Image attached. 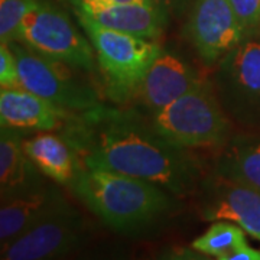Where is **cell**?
<instances>
[{
	"label": "cell",
	"mask_w": 260,
	"mask_h": 260,
	"mask_svg": "<svg viewBox=\"0 0 260 260\" xmlns=\"http://www.w3.org/2000/svg\"><path fill=\"white\" fill-rule=\"evenodd\" d=\"M62 136L85 167L145 179L177 198L195 195L203 181V167L191 149L168 140L149 116L133 109L100 104L73 113Z\"/></svg>",
	"instance_id": "obj_1"
},
{
	"label": "cell",
	"mask_w": 260,
	"mask_h": 260,
	"mask_svg": "<svg viewBox=\"0 0 260 260\" xmlns=\"http://www.w3.org/2000/svg\"><path fill=\"white\" fill-rule=\"evenodd\" d=\"M70 191L113 230L145 232L175 207L174 195L153 182L81 164Z\"/></svg>",
	"instance_id": "obj_2"
},
{
	"label": "cell",
	"mask_w": 260,
	"mask_h": 260,
	"mask_svg": "<svg viewBox=\"0 0 260 260\" xmlns=\"http://www.w3.org/2000/svg\"><path fill=\"white\" fill-rule=\"evenodd\" d=\"M158 132L186 149H221L233 138V121L224 112L214 84L203 80L164 109L149 113Z\"/></svg>",
	"instance_id": "obj_3"
},
{
	"label": "cell",
	"mask_w": 260,
	"mask_h": 260,
	"mask_svg": "<svg viewBox=\"0 0 260 260\" xmlns=\"http://www.w3.org/2000/svg\"><path fill=\"white\" fill-rule=\"evenodd\" d=\"M75 16L95 51L107 94L117 103L129 100L162 47L155 39L104 28L83 15Z\"/></svg>",
	"instance_id": "obj_4"
},
{
	"label": "cell",
	"mask_w": 260,
	"mask_h": 260,
	"mask_svg": "<svg viewBox=\"0 0 260 260\" xmlns=\"http://www.w3.org/2000/svg\"><path fill=\"white\" fill-rule=\"evenodd\" d=\"M16 56L22 88L67 112L80 113L103 104L87 71L42 55L19 41L9 42Z\"/></svg>",
	"instance_id": "obj_5"
},
{
	"label": "cell",
	"mask_w": 260,
	"mask_h": 260,
	"mask_svg": "<svg viewBox=\"0 0 260 260\" xmlns=\"http://www.w3.org/2000/svg\"><path fill=\"white\" fill-rule=\"evenodd\" d=\"M213 84L233 124L260 132V30L246 35L215 65Z\"/></svg>",
	"instance_id": "obj_6"
},
{
	"label": "cell",
	"mask_w": 260,
	"mask_h": 260,
	"mask_svg": "<svg viewBox=\"0 0 260 260\" xmlns=\"http://www.w3.org/2000/svg\"><path fill=\"white\" fill-rule=\"evenodd\" d=\"M84 35L62 10L39 0L23 19L18 41L42 55L94 73L99 67L97 56L88 37Z\"/></svg>",
	"instance_id": "obj_7"
},
{
	"label": "cell",
	"mask_w": 260,
	"mask_h": 260,
	"mask_svg": "<svg viewBox=\"0 0 260 260\" xmlns=\"http://www.w3.org/2000/svg\"><path fill=\"white\" fill-rule=\"evenodd\" d=\"M88 224L74 205H61L9 244L0 246L3 260H47L64 257L87 243Z\"/></svg>",
	"instance_id": "obj_8"
},
{
	"label": "cell",
	"mask_w": 260,
	"mask_h": 260,
	"mask_svg": "<svg viewBox=\"0 0 260 260\" xmlns=\"http://www.w3.org/2000/svg\"><path fill=\"white\" fill-rule=\"evenodd\" d=\"M185 34L207 65L218 64L246 37L229 0H194Z\"/></svg>",
	"instance_id": "obj_9"
},
{
	"label": "cell",
	"mask_w": 260,
	"mask_h": 260,
	"mask_svg": "<svg viewBox=\"0 0 260 260\" xmlns=\"http://www.w3.org/2000/svg\"><path fill=\"white\" fill-rule=\"evenodd\" d=\"M195 195L204 221H230L260 242V192L218 174L203 178Z\"/></svg>",
	"instance_id": "obj_10"
},
{
	"label": "cell",
	"mask_w": 260,
	"mask_h": 260,
	"mask_svg": "<svg viewBox=\"0 0 260 260\" xmlns=\"http://www.w3.org/2000/svg\"><path fill=\"white\" fill-rule=\"evenodd\" d=\"M203 80L184 56L162 48L133 97L149 113L156 112L192 90Z\"/></svg>",
	"instance_id": "obj_11"
},
{
	"label": "cell",
	"mask_w": 260,
	"mask_h": 260,
	"mask_svg": "<svg viewBox=\"0 0 260 260\" xmlns=\"http://www.w3.org/2000/svg\"><path fill=\"white\" fill-rule=\"evenodd\" d=\"M74 13L91 19L104 28L130 35L155 39L162 37L168 23L149 3H126L114 0H68Z\"/></svg>",
	"instance_id": "obj_12"
},
{
	"label": "cell",
	"mask_w": 260,
	"mask_h": 260,
	"mask_svg": "<svg viewBox=\"0 0 260 260\" xmlns=\"http://www.w3.org/2000/svg\"><path fill=\"white\" fill-rule=\"evenodd\" d=\"M71 114L22 87L2 88L0 91L2 127L20 133L55 132L62 130Z\"/></svg>",
	"instance_id": "obj_13"
},
{
	"label": "cell",
	"mask_w": 260,
	"mask_h": 260,
	"mask_svg": "<svg viewBox=\"0 0 260 260\" xmlns=\"http://www.w3.org/2000/svg\"><path fill=\"white\" fill-rule=\"evenodd\" d=\"M55 184V182H54ZM47 182L37 189L2 201L0 246L9 244L29 232L67 200L58 185Z\"/></svg>",
	"instance_id": "obj_14"
},
{
	"label": "cell",
	"mask_w": 260,
	"mask_h": 260,
	"mask_svg": "<svg viewBox=\"0 0 260 260\" xmlns=\"http://www.w3.org/2000/svg\"><path fill=\"white\" fill-rule=\"evenodd\" d=\"M22 142L18 130L0 129V201L47 184V177L26 155Z\"/></svg>",
	"instance_id": "obj_15"
},
{
	"label": "cell",
	"mask_w": 260,
	"mask_h": 260,
	"mask_svg": "<svg viewBox=\"0 0 260 260\" xmlns=\"http://www.w3.org/2000/svg\"><path fill=\"white\" fill-rule=\"evenodd\" d=\"M22 145L26 155L45 177L67 188L71 185L81 162L74 148L62 135L38 132L23 139Z\"/></svg>",
	"instance_id": "obj_16"
},
{
	"label": "cell",
	"mask_w": 260,
	"mask_h": 260,
	"mask_svg": "<svg viewBox=\"0 0 260 260\" xmlns=\"http://www.w3.org/2000/svg\"><path fill=\"white\" fill-rule=\"evenodd\" d=\"M213 172L260 192V132L233 135L215 159Z\"/></svg>",
	"instance_id": "obj_17"
},
{
	"label": "cell",
	"mask_w": 260,
	"mask_h": 260,
	"mask_svg": "<svg viewBox=\"0 0 260 260\" xmlns=\"http://www.w3.org/2000/svg\"><path fill=\"white\" fill-rule=\"evenodd\" d=\"M247 233L240 225L230 221H214L204 234L192 242V249L205 256L223 260L225 254L246 237Z\"/></svg>",
	"instance_id": "obj_18"
},
{
	"label": "cell",
	"mask_w": 260,
	"mask_h": 260,
	"mask_svg": "<svg viewBox=\"0 0 260 260\" xmlns=\"http://www.w3.org/2000/svg\"><path fill=\"white\" fill-rule=\"evenodd\" d=\"M39 0H0V41H18L20 25Z\"/></svg>",
	"instance_id": "obj_19"
},
{
	"label": "cell",
	"mask_w": 260,
	"mask_h": 260,
	"mask_svg": "<svg viewBox=\"0 0 260 260\" xmlns=\"http://www.w3.org/2000/svg\"><path fill=\"white\" fill-rule=\"evenodd\" d=\"M0 87L2 88L22 87L18 61L8 42L0 44Z\"/></svg>",
	"instance_id": "obj_20"
},
{
	"label": "cell",
	"mask_w": 260,
	"mask_h": 260,
	"mask_svg": "<svg viewBox=\"0 0 260 260\" xmlns=\"http://www.w3.org/2000/svg\"><path fill=\"white\" fill-rule=\"evenodd\" d=\"M246 35L260 30V0H229Z\"/></svg>",
	"instance_id": "obj_21"
},
{
	"label": "cell",
	"mask_w": 260,
	"mask_h": 260,
	"mask_svg": "<svg viewBox=\"0 0 260 260\" xmlns=\"http://www.w3.org/2000/svg\"><path fill=\"white\" fill-rule=\"evenodd\" d=\"M150 3L169 25L172 19L184 16L186 10L191 9L194 0H150Z\"/></svg>",
	"instance_id": "obj_22"
},
{
	"label": "cell",
	"mask_w": 260,
	"mask_h": 260,
	"mask_svg": "<svg viewBox=\"0 0 260 260\" xmlns=\"http://www.w3.org/2000/svg\"><path fill=\"white\" fill-rule=\"evenodd\" d=\"M223 260H260V250L251 247L244 237Z\"/></svg>",
	"instance_id": "obj_23"
},
{
	"label": "cell",
	"mask_w": 260,
	"mask_h": 260,
	"mask_svg": "<svg viewBox=\"0 0 260 260\" xmlns=\"http://www.w3.org/2000/svg\"><path fill=\"white\" fill-rule=\"evenodd\" d=\"M114 2H126V3H150V0H114Z\"/></svg>",
	"instance_id": "obj_24"
}]
</instances>
